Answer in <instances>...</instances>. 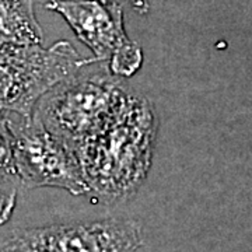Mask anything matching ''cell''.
Segmentation results:
<instances>
[{
    "label": "cell",
    "mask_w": 252,
    "mask_h": 252,
    "mask_svg": "<svg viewBox=\"0 0 252 252\" xmlns=\"http://www.w3.org/2000/svg\"><path fill=\"white\" fill-rule=\"evenodd\" d=\"M157 132L150 101L130 93L108 125L77 150L94 202L114 205L135 196L150 171Z\"/></svg>",
    "instance_id": "obj_1"
},
{
    "label": "cell",
    "mask_w": 252,
    "mask_h": 252,
    "mask_svg": "<svg viewBox=\"0 0 252 252\" xmlns=\"http://www.w3.org/2000/svg\"><path fill=\"white\" fill-rule=\"evenodd\" d=\"M129 94L112 73H76L46 91L32 115L77 154L83 144L108 125Z\"/></svg>",
    "instance_id": "obj_2"
},
{
    "label": "cell",
    "mask_w": 252,
    "mask_h": 252,
    "mask_svg": "<svg viewBox=\"0 0 252 252\" xmlns=\"http://www.w3.org/2000/svg\"><path fill=\"white\" fill-rule=\"evenodd\" d=\"M94 62L67 41L49 48L0 45V109L30 118L46 91Z\"/></svg>",
    "instance_id": "obj_3"
},
{
    "label": "cell",
    "mask_w": 252,
    "mask_h": 252,
    "mask_svg": "<svg viewBox=\"0 0 252 252\" xmlns=\"http://www.w3.org/2000/svg\"><path fill=\"white\" fill-rule=\"evenodd\" d=\"M46 9L61 14L89 46L97 62L107 63L114 76L132 77L143 64L142 48L125 30L119 0H49Z\"/></svg>",
    "instance_id": "obj_4"
},
{
    "label": "cell",
    "mask_w": 252,
    "mask_h": 252,
    "mask_svg": "<svg viewBox=\"0 0 252 252\" xmlns=\"http://www.w3.org/2000/svg\"><path fill=\"white\" fill-rule=\"evenodd\" d=\"M17 117L11 119V130L18 182L26 188L52 187L64 189L74 196L89 195L77 154L36 117Z\"/></svg>",
    "instance_id": "obj_5"
},
{
    "label": "cell",
    "mask_w": 252,
    "mask_h": 252,
    "mask_svg": "<svg viewBox=\"0 0 252 252\" xmlns=\"http://www.w3.org/2000/svg\"><path fill=\"white\" fill-rule=\"evenodd\" d=\"M142 245L135 220L109 217L18 230L3 241L0 252H136Z\"/></svg>",
    "instance_id": "obj_6"
},
{
    "label": "cell",
    "mask_w": 252,
    "mask_h": 252,
    "mask_svg": "<svg viewBox=\"0 0 252 252\" xmlns=\"http://www.w3.org/2000/svg\"><path fill=\"white\" fill-rule=\"evenodd\" d=\"M34 0H0V45H42Z\"/></svg>",
    "instance_id": "obj_7"
},
{
    "label": "cell",
    "mask_w": 252,
    "mask_h": 252,
    "mask_svg": "<svg viewBox=\"0 0 252 252\" xmlns=\"http://www.w3.org/2000/svg\"><path fill=\"white\" fill-rule=\"evenodd\" d=\"M11 119H13V112L0 109V175L17 178L14 170V161H13Z\"/></svg>",
    "instance_id": "obj_8"
},
{
    "label": "cell",
    "mask_w": 252,
    "mask_h": 252,
    "mask_svg": "<svg viewBox=\"0 0 252 252\" xmlns=\"http://www.w3.org/2000/svg\"><path fill=\"white\" fill-rule=\"evenodd\" d=\"M18 185L17 178L0 175V227L9 221L14 212Z\"/></svg>",
    "instance_id": "obj_9"
},
{
    "label": "cell",
    "mask_w": 252,
    "mask_h": 252,
    "mask_svg": "<svg viewBox=\"0 0 252 252\" xmlns=\"http://www.w3.org/2000/svg\"><path fill=\"white\" fill-rule=\"evenodd\" d=\"M119 1H125L127 3L132 9L140 13V14H147L149 10H150V6H149V1L147 0H119Z\"/></svg>",
    "instance_id": "obj_10"
}]
</instances>
